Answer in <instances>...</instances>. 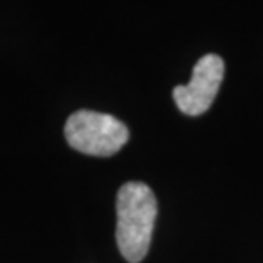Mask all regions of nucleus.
Returning <instances> with one entry per match:
<instances>
[{"mask_svg":"<svg viewBox=\"0 0 263 263\" xmlns=\"http://www.w3.org/2000/svg\"><path fill=\"white\" fill-rule=\"evenodd\" d=\"M156 214V197L146 183L127 182L119 189L116 239L122 256L129 263H139L146 256Z\"/></svg>","mask_w":263,"mask_h":263,"instance_id":"1","label":"nucleus"},{"mask_svg":"<svg viewBox=\"0 0 263 263\" xmlns=\"http://www.w3.org/2000/svg\"><path fill=\"white\" fill-rule=\"evenodd\" d=\"M65 136L71 148L90 156H110L129 139L124 122L114 116L77 110L65 124Z\"/></svg>","mask_w":263,"mask_h":263,"instance_id":"2","label":"nucleus"},{"mask_svg":"<svg viewBox=\"0 0 263 263\" xmlns=\"http://www.w3.org/2000/svg\"><path fill=\"white\" fill-rule=\"evenodd\" d=\"M224 78V61L217 54H205L192 70V78L187 85L173 88V100L177 107L187 116H200L214 102Z\"/></svg>","mask_w":263,"mask_h":263,"instance_id":"3","label":"nucleus"}]
</instances>
